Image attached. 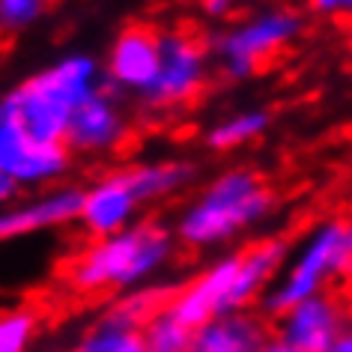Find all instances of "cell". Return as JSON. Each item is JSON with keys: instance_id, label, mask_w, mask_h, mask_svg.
I'll return each instance as SVG.
<instances>
[{"instance_id": "obj_1", "label": "cell", "mask_w": 352, "mask_h": 352, "mask_svg": "<svg viewBox=\"0 0 352 352\" xmlns=\"http://www.w3.org/2000/svg\"><path fill=\"white\" fill-rule=\"evenodd\" d=\"M96 63L90 57H66L63 63L33 75L6 96L0 120L15 122L28 135L51 144H66L72 113L96 96Z\"/></svg>"}, {"instance_id": "obj_2", "label": "cell", "mask_w": 352, "mask_h": 352, "mask_svg": "<svg viewBox=\"0 0 352 352\" xmlns=\"http://www.w3.org/2000/svg\"><path fill=\"white\" fill-rule=\"evenodd\" d=\"M173 248L170 233L155 221L135 224L122 233L87 245L66 263V284L81 296H102L131 287L162 266Z\"/></svg>"}, {"instance_id": "obj_3", "label": "cell", "mask_w": 352, "mask_h": 352, "mask_svg": "<svg viewBox=\"0 0 352 352\" xmlns=\"http://www.w3.org/2000/svg\"><path fill=\"white\" fill-rule=\"evenodd\" d=\"M272 206H275V195L260 173L245 167L227 170L209 182V188H204V195L188 206L176 233L191 248H209L230 239L242 227L266 218Z\"/></svg>"}, {"instance_id": "obj_4", "label": "cell", "mask_w": 352, "mask_h": 352, "mask_svg": "<svg viewBox=\"0 0 352 352\" xmlns=\"http://www.w3.org/2000/svg\"><path fill=\"white\" fill-rule=\"evenodd\" d=\"M352 278V221H329L298 251L293 266L266 296V314L280 316L305 298L322 293L331 278Z\"/></svg>"}, {"instance_id": "obj_5", "label": "cell", "mask_w": 352, "mask_h": 352, "mask_svg": "<svg viewBox=\"0 0 352 352\" xmlns=\"http://www.w3.org/2000/svg\"><path fill=\"white\" fill-rule=\"evenodd\" d=\"M302 21L293 12L275 10L239 24L218 39V60L230 78H248L272 63L298 36Z\"/></svg>"}, {"instance_id": "obj_6", "label": "cell", "mask_w": 352, "mask_h": 352, "mask_svg": "<svg viewBox=\"0 0 352 352\" xmlns=\"http://www.w3.org/2000/svg\"><path fill=\"white\" fill-rule=\"evenodd\" d=\"M206 45L186 30L162 36V72L149 87L146 102L153 108H186L204 93Z\"/></svg>"}, {"instance_id": "obj_7", "label": "cell", "mask_w": 352, "mask_h": 352, "mask_svg": "<svg viewBox=\"0 0 352 352\" xmlns=\"http://www.w3.org/2000/svg\"><path fill=\"white\" fill-rule=\"evenodd\" d=\"M236 275H239V254H230V257L212 263L191 284L176 289L170 296V302H167V311L195 331L218 320V316L236 314L233 311Z\"/></svg>"}, {"instance_id": "obj_8", "label": "cell", "mask_w": 352, "mask_h": 352, "mask_svg": "<svg viewBox=\"0 0 352 352\" xmlns=\"http://www.w3.org/2000/svg\"><path fill=\"white\" fill-rule=\"evenodd\" d=\"M69 164L66 144L39 140L19 129L15 122L0 120V173L15 186H33L60 176Z\"/></svg>"}, {"instance_id": "obj_9", "label": "cell", "mask_w": 352, "mask_h": 352, "mask_svg": "<svg viewBox=\"0 0 352 352\" xmlns=\"http://www.w3.org/2000/svg\"><path fill=\"white\" fill-rule=\"evenodd\" d=\"M346 329V311L334 296H314L278 316V338L298 352H329Z\"/></svg>"}, {"instance_id": "obj_10", "label": "cell", "mask_w": 352, "mask_h": 352, "mask_svg": "<svg viewBox=\"0 0 352 352\" xmlns=\"http://www.w3.org/2000/svg\"><path fill=\"white\" fill-rule=\"evenodd\" d=\"M108 72L120 87L149 93L162 72V36L146 24H131L113 39Z\"/></svg>"}, {"instance_id": "obj_11", "label": "cell", "mask_w": 352, "mask_h": 352, "mask_svg": "<svg viewBox=\"0 0 352 352\" xmlns=\"http://www.w3.org/2000/svg\"><path fill=\"white\" fill-rule=\"evenodd\" d=\"M138 206L140 200L129 182V173H111L84 191V206L78 221L84 224V230L90 236L104 239V236L129 230V221Z\"/></svg>"}, {"instance_id": "obj_12", "label": "cell", "mask_w": 352, "mask_h": 352, "mask_svg": "<svg viewBox=\"0 0 352 352\" xmlns=\"http://www.w3.org/2000/svg\"><path fill=\"white\" fill-rule=\"evenodd\" d=\"M81 206H84V191H75V188L54 191V195H45L39 200H30V204L3 212L0 233L6 239H12V236H28V233L48 230V227L78 221L81 218Z\"/></svg>"}, {"instance_id": "obj_13", "label": "cell", "mask_w": 352, "mask_h": 352, "mask_svg": "<svg viewBox=\"0 0 352 352\" xmlns=\"http://www.w3.org/2000/svg\"><path fill=\"white\" fill-rule=\"evenodd\" d=\"M269 340V329L257 314L236 311L197 329L188 352H263Z\"/></svg>"}, {"instance_id": "obj_14", "label": "cell", "mask_w": 352, "mask_h": 352, "mask_svg": "<svg viewBox=\"0 0 352 352\" xmlns=\"http://www.w3.org/2000/svg\"><path fill=\"white\" fill-rule=\"evenodd\" d=\"M284 257H287L284 239H263V242H254L251 248L239 251V275H236V287H233V311H245V307L269 287V280L278 275Z\"/></svg>"}, {"instance_id": "obj_15", "label": "cell", "mask_w": 352, "mask_h": 352, "mask_svg": "<svg viewBox=\"0 0 352 352\" xmlns=\"http://www.w3.org/2000/svg\"><path fill=\"white\" fill-rule=\"evenodd\" d=\"M122 135V120L111 99L102 90L90 96L81 108L72 113L66 131V144L75 149H108Z\"/></svg>"}, {"instance_id": "obj_16", "label": "cell", "mask_w": 352, "mask_h": 352, "mask_svg": "<svg viewBox=\"0 0 352 352\" xmlns=\"http://www.w3.org/2000/svg\"><path fill=\"white\" fill-rule=\"evenodd\" d=\"M129 173V182L135 188V195L140 204H149V200H162L173 191H179L186 182L195 176L191 164L186 162H158V164H140V167H131Z\"/></svg>"}, {"instance_id": "obj_17", "label": "cell", "mask_w": 352, "mask_h": 352, "mask_svg": "<svg viewBox=\"0 0 352 352\" xmlns=\"http://www.w3.org/2000/svg\"><path fill=\"white\" fill-rule=\"evenodd\" d=\"M266 129H269L266 111H245V113H236V117L218 122L206 135V144L218 149V153H230L236 146H245V144H251V140H257Z\"/></svg>"}, {"instance_id": "obj_18", "label": "cell", "mask_w": 352, "mask_h": 352, "mask_svg": "<svg viewBox=\"0 0 352 352\" xmlns=\"http://www.w3.org/2000/svg\"><path fill=\"white\" fill-rule=\"evenodd\" d=\"M144 343H146V352H188L191 343H195V329H188L182 320L167 311L155 314L153 320L144 325Z\"/></svg>"}, {"instance_id": "obj_19", "label": "cell", "mask_w": 352, "mask_h": 352, "mask_svg": "<svg viewBox=\"0 0 352 352\" xmlns=\"http://www.w3.org/2000/svg\"><path fill=\"white\" fill-rule=\"evenodd\" d=\"M170 296L173 293H167V289H140V293L117 302L104 316L117 325H126V329L140 331L155 314L164 311L167 302H170Z\"/></svg>"}, {"instance_id": "obj_20", "label": "cell", "mask_w": 352, "mask_h": 352, "mask_svg": "<svg viewBox=\"0 0 352 352\" xmlns=\"http://www.w3.org/2000/svg\"><path fill=\"white\" fill-rule=\"evenodd\" d=\"M75 352H146V343H144V334L140 331L117 325L104 316V320L78 343Z\"/></svg>"}, {"instance_id": "obj_21", "label": "cell", "mask_w": 352, "mask_h": 352, "mask_svg": "<svg viewBox=\"0 0 352 352\" xmlns=\"http://www.w3.org/2000/svg\"><path fill=\"white\" fill-rule=\"evenodd\" d=\"M39 329V316L33 307H12L0 320V352H24Z\"/></svg>"}, {"instance_id": "obj_22", "label": "cell", "mask_w": 352, "mask_h": 352, "mask_svg": "<svg viewBox=\"0 0 352 352\" xmlns=\"http://www.w3.org/2000/svg\"><path fill=\"white\" fill-rule=\"evenodd\" d=\"M42 10H45V0H0L3 28H24V24L36 21Z\"/></svg>"}, {"instance_id": "obj_23", "label": "cell", "mask_w": 352, "mask_h": 352, "mask_svg": "<svg viewBox=\"0 0 352 352\" xmlns=\"http://www.w3.org/2000/svg\"><path fill=\"white\" fill-rule=\"evenodd\" d=\"M204 10L212 19H224V15L233 12V0H204Z\"/></svg>"}, {"instance_id": "obj_24", "label": "cell", "mask_w": 352, "mask_h": 352, "mask_svg": "<svg viewBox=\"0 0 352 352\" xmlns=\"http://www.w3.org/2000/svg\"><path fill=\"white\" fill-rule=\"evenodd\" d=\"M307 3H311V10L316 15H325V19L340 15V0H307Z\"/></svg>"}, {"instance_id": "obj_25", "label": "cell", "mask_w": 352, "mask_h": 352, "mask_svg": "<svg viewBox=\"0 0 352 352\" xmlns=\"http://www.w3.org/2000/svg\"><path fill=\"white\" fill-rule=\"evenodd\" d=\"M329 352H352V329H343V334L331 343Z\"/></svg>"}, {"instance_id": "obj_26", "label": "cell", "mask_w": 352, "mask_h": 352, "mask_svg": "<svg viewBox=\"0 0 352 352\" xmlns=\"http://www.w3.org/2000/svg\"><path fill=\"white\" fill-rule=\"evenodd\" d=\"M263 352H298V349H296V346H289V343H284L280 338H272Z\"/></svg>"}, {"instance_id": "obj_27", "label": "cell", "mask_w": 352, "mask_h": 352, "mask_svg": "<svg viewBox=\"0 0 352 352\" xmlns=\"http://www.w3.org/2000/svg\"><path fill=\"white\" fill-rule=\"evenodd\" d=\"M340 15H349L352 19V0H340Z\"/></svg>"}]
</instances>
